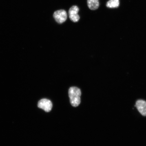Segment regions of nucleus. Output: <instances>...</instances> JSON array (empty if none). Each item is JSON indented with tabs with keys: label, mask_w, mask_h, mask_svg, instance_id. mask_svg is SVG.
<instances>
[{
	"label": "nucleus",
	"mask_w": 146,
	"mask_h": 146,
	"mask_svg": "<svg viewBox=\"0 0 146 146\" xmlns=\"http://www.w3.org/2000/svg\"><path fill=\"white\" fill-rule=\"evenodd\" d=\"M68 94L70 103L72 106L77 107L81 103V91L78 88L71 87L69 88Z\"/></svg>",
	"instance_id": "nucleus-1"
},
{
	"label": "nucleus",
	"mask_w": 146,
	"mask_h": 146,
	"mask_svg": "<svg viewBox=\"0 0 146 146\" xmlns=\"http://www.w3.org/2000/svg\"><path fill=\"white\" fill-rule=\"evenodd\" d=\"M53 16L56 21L60 24L64 22L67 17L66 11L63 10L56 11L54 12Z\"/></svg>",
	"instance_id": "nucleus-2"
},
{
	"label": "nucleus",
	"mask_w": 146,
	"mask_h": 146,
	"mask_svg": "<svg viewBox=\"0 0 146 146\" xmlns=\"http://www.w3.org/2000/svg\"><path fill=\"white\" fill-rule=\"evenodd\" d=\"M38 106L39 108L43 110L46 112H48L52 110V104L50 100L44 98L38 102Z\"/></svg>",
	"instance_id": "nucleus-3"
},
{
	"label": "nucleus",
	"mask_w": 146,
	"mask_h": 146,
	"mask_svg": "<svg viewBox=\"0 0 146 146\" xmlns=\"http://www.w3.org/2000/svg\"><path fill=\"white\" fill-rule=\"evenodd\" d=\"M79 11V8L77 6H73L69 9V15L70 19L74 22H77L80 19V17L78 14Z\"/></svg>",
	"instance_id": "nucleus-4"
},
{
	"label": "nucleus",
	"mask_w": 146,
	"mask_h": 146,
	"mask_svg": "<svg viewBox=\"0 0 146 146\" xmlns=\"http://www.w3.org/2000/svg\"><path fill=\"white\" fill-rule=\"evenodd\" d=\"M135 107L142 116H146V101L145 100H137Z\"/></svg>",
	"instance_id": "nucleus-5"
},
{
	"label": "nucleus",
	"mask_w": 146,
	"mask_h": 146,
	"mask_svg": "<svg viewBox=\"0 0 146 146\" xmlns=\"http://www.w3.org/2000/svg\"><path fill=\"white\" fill-rule=\"evenodd\" d=\"M87 4L91 10H96L99 7V0H87Z\"/></svg>",
	"instance_id": "nucleus-6"
},
{
	"label": "nucleus",
	"mask_w": 146,
	"mask_h": 146,
	"mask_svg": "<svg viewBox=\"0 0 146 146\" xmlns=\"http://www.w3.org/2000/svg\"><path fill=\"white\" fill-rule=\"evenodd\" d=\"M119 5V0H110L107 2L106 6L109 8H117Z\"/></svg>",
	"instance_id": "nucleus-7"
}]
</instances>
